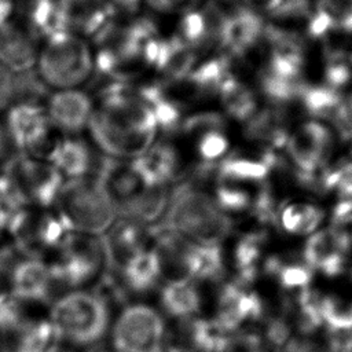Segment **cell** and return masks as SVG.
<instances>
[{"label": "cell", "mask_w": 352, "mask_h": 352, "mask_svg": "<svg viewBox=\"0 0 352 352\" xmlns=\"http://www.w3.org/2000/svg\"><path fill=\"white\" fill-rule=\"evenodd\" d=\"M160 226L190 242L221 243L232 231V219L201 187L179 182Z\"/></svg>", "instance_id": "cell-1"}, {"label": "cell", "mask_w": 352, "mask_h": 352, "mask_svg": "<svg viewBox=\"0 0 352 352\" xmlns=\"http://www.w3.org/2000/svg\"><path fill=\"white\" fill-rule=\"evenodd\" d=\"M50 322L58 341L74 346H92L110 331L107 300L92 290L73 289L58 297L50 309Z\"/></svg>", "instance_id": "cell-2"}, {"label": "cell", "mask_w": 352, "mask_h": 352, "mask_svg": "<svg viewBox=\"0 0 352 352\" xmlns=\"http://www.w3.org/2000/svg\"><path fill=\"white\" fill-rule=\"evenodd\" d=\"M62 212L80 234L99 236L116 223V210L104 198L94 177L70 179L63 184L56 201Z\"/></svg>", "instance_id": "cell-3"}, {"label": "cell", "mask_w": 352, "mask_h": 352, "mask_svg": "<svg viewBox=\"0 0 352 352\" xmlns=\"http://www.w3.org/2000/svg\"><path fill=\"white\" fill-rule=\"evenodd\" d=\"M37 63L44 84L59 89H73L94 72L91 51L74 33L47 41Z\"/></svg>", "instance_id": "cell-4"}, {"label": "cell", "mask_w": 352, "mask_h": 352, "mask_svg": "<svg viewBox=\"0 0 352 352\" xmlns=\"http://www.w3.org/2000/svg\"><path fill=\"white\" fill-rule=\"evenodd\" d=\"M165 337V319L144 302L125 305L110 326L113 352H161Z\"/></svg>", "instance_id": "cell-5"}, {"label": "cell", "mask_w": 352, "mask_h": 352, "mask_svg": "<svg viewBox=\"0 0 352 352\" xmlns=\"http://www.w3.org/2000/svg\"><path fill=\"white\" fill-rule=\"evenodd\" d=\"M107 261L102 239L77 232L73 241L50 264L52 279L66 287H82L94 280Z\"/></svg>", "instance_id": "cell-6"}, {"label": "cell", "mask_w": 352, "mask_h": 352, "mask_svg": "<svg viewBox=\"0 0 352 352\" xmlns=\"http://www.w3.org/2000/svg\"><path fill=\"white\" fill-rule=\"evenodd\" d=\"M28 204L41 208L56 205L63 188V175L48 161L19 155L8 164L6 173Z\"/></svg>", "instance_id": "cell-7"}, {"label": "cell", "mask_w": 352, "mask_h": 352, "mask_svg": "<svg viewBox=\"0 0 352 352\" xmlns=\"http://www.w3.org/2000/svg\"><path fill=\"white\" fill-rule=\"evenodd\" d=\"M91 177L120 216L144 187L131 162L107 155L99 158L98 168Z\"/></svg>", "instance_id": "cell-8"}, {"label": "cell", "mask_w": 352, "mask_h": 352, "mask_svg": "<svg viewBox=\"0 0 352 352\" xmlns=\"http://www.w3.org/2000/svg\"><path fill=\"white\" fill-rule=\"evenodd\" d=\"M216 309V320L230 333H236L243 324L261 319L264 304L254 290L235 280L221 286Z\"/></svg>", "instance_id": "cell-9"}, {"label": "cell", "mask_w": 352, "mask_h": 352, "mask_svg": "<svg viewBox=\"0 0 352 352\" xmlns=\"http://www.w3.org/2000/svg\"><path fill=\"white\" fill-rule=\"evenodd\" d=\"M50 264L34 254L18 260L7 278L8 292L21 302H45L54 285Z\"/></svg>", "instance_id": "cell-10"}, {"label": "cell", "mask_w": 352, "mask_h": 352, "mask_svg": "<svg viewBox=\"0 0 352 352\" xmlns=\"http://www.w3.org/2000/svg\"><path fill=\"white\" fill-rule=\"evenodd\" d=\"M265 23L253 7L239 4L234 11L227 12L220 48L230 58L245 56L264 36Z\"/></svg>", "instance_id": "cell-11"}, {"label": "cell", "mask_w": 352, "mask_h": 352, "mask_svg": "<svg viewBox=\"0 0 352 352\" xmlns=\"http://www.w3.org/2000/svg\"><path fill=\"white\" fill-rule=\"evenodd\" d=\"M47 110L36 103H16L7 114V132L22 151L37 153L45 146L50 133Z\"/></svg>", "instance_id": "cell-12"}, {"label": "cell", "mask_w": 352, "mask_h": 352, "mask_svg": "<svg viewBox=\"0 0 352 352\" xmlns=\"http://www.w3.org/2000/svg\"><path fill=\"white\" fill-rule=\"evenodd\" d=\"M131 165L144 186L148 187H169V183L182 177L179 153L170 143L165 142L153 143L133 158Z\"/></svg>", "instance_id": "cell-13"}, {"label": "cell", "mask_w": 352, "mask_h": 352, "mask_svg": "<svg viewBox=\"0 0 352 352\" xmlns=\"http://www.w3.org/2000/svg\"><path fill=\"white\" fill-rule=\"evenodd\" d=\"M92 113V100L82 91L60 89L48 96L50 122L66 133H78L87 128Z\"/></svg>", "instance_id": "cell-14"}, {"label": "cell", "mask_w": 352, "mask_h": 352, "mask_svg": "<svg viewBox=\"0 0 352 352\" xmlns=\"http://www.w3.org/2000/svg\"><path fill=\"white\" fill-rule=\"evenodd\" d=\"M179 258L187 278L197 282L219 280L226 271L221 243H202L183 241Z\"/></svg>", "instance_id": "cell-15"}, {"label": "cell", "mask_w": 352, "mask_h": 352, "mask_svg": "<svg viewBox=\"0 0 352 352\" xmlns=\"http://www.w3.org/2000/svg\"><path fill=\"white\" fill-rule=\"evenodd\" d=\"M25 16L29 33L47 41L73 33L69 12L58 0H26Z\"/></svg>", "instance_id": "cell-16"}, {"label": "cell", "mask_w": 352, "mask_h": 352, "mask_svg": "<svg viewBox=\"0 0 352 352\" xmlns=\"http://www.w3.org/2000/svg\"><path fill=\"white\" fill-rule=\"evenodd\" d=\"M89 146L77 138H65L48 150L47 161L70 179L91 177L99 164Z\"/></svg>", "instance_id": "cell-17"}, {"label": "cell", "mask_w": 352, "mask_h": 352, "mask_svg": "<svg viewBox=\"0 0 352 352\" xmlns=\"http://www.w3.org/2000/svg\"><path fill=\"white\" fill-rule=\"evenodd\" d=\"M162 270V252L158 248L147 246L122 263L121 276L128 290L136 294H146L158 285Z\"/></svg>", "instance_id": "cell-18"}, {"label": "cell", "mask_w": 352, "mask_h": 352, "mask_svg": "<svg viewBox=\"0 0 352 352\" xmlns=\"http://www.w3.org/2000/svg\"><path fill=\"white\" fill-rule=\"evenodd\" d=\"M327 129L318 122H307L290 138L286 148L292 161L302 170H314L315 166L326 157L330 147Z\"/></svg>", "instance_id": "cell-19"}, {"label": "cell", "mask_w": 352, "mask_h": 352, "mask_svg": "<svg viewBox=\"0 0 352 352\" xmlns=\"http://www.w3.org/2000/svg\"><path fill=\"white\" fill-rule=\"evenodd\" d=\"M348 246L330 230L315 232L305 243L302 256L308 267L318 268L327 276L333 278L342 272L345 253Z\"/></svg>", "instance_id": "cell-20"}, {"label": "cell", "mask_w": 352, "mask_h": 352, "mask_svg": "<svg viewBox=\"0 0 352 352\" xmlns=\"http://www.w3.org/2000/svg\"><path fill=\"white\" fill-rule=\"evenodd\" d=\"M278 165L276 154L264 148L257 157H248L246 154L230 153L217 165V182L228 183H242V182H263L272 168Z\"/></svg>", "instance_id": "cell-21"}, {"label": "cell", "mask_w": 352, "mask_h": 352, "mask_svg": "<svg viewBox=\"0 0 352 352\" xmlns=\"http://www.w3.org/2000/svg\"><path fill=\"white\" fill-rule=\"evenodd\" d=\"M77 231L72 221L56 209L54 213H44L37 220L32 219L29 230L21 242H34L38 248L48 250H63L76 236Z\"/></svg>", "instance_id": "cell-22"}, {"label": "cell", "mask_w": 352, "mask_h": 352, "mask_svg": "<svg viewBox=\"0 0 352 352\" xmlns=\"http://www.w3.org/2000/svg\"><path fill=\"white\" fill-rule=\"evenodd\" d=\"M150 231L148 227L131 219L121 217L116 220L103 241L107 260H120L124 263L133 253L147 248Z\"/></svg>", "instance_id": "cell-23"}, {"label": "cell", "mask_w": 352, "mask_h": 352, "mask_svg": "<svg viewBox=\"0 0 352 352\" xmlns=\"http://www.w3.org/2000/svg\"><path fill=\"white\" fill-rule=\"evenodd\" d=\"M160 302L169 316L180 320H191L201 311L202 296L197 283L184 276L170 279L162 286Z\"/></svg>", "instance_id": "cell-24"}, {"label": "cell", "mask_w": 352, "mask_h": 352, "mask_svg": "<svg viewBox=\"0 0 352 352\" xmlns=\"http://www.w3.org/2000/svg\"><path fill=\"white\" fill-rule=\"evenodd\" d=\"M36 38L29 32H22L12 25L0 33V60L12 73L33 70L38 59Z\"/></svg>", "instance_id": "cell-25"}, {"label": "cell", "mask_w": 352, "mask_h": 352, "mask_svg": "<svg viewBox=\"0 0 352 352\" xmlns=\"http://www.w3.org/2000/svg\"><path fill=\"white\" fill-rule=\"evenodd\" d=\"M267 235L263 231H250L238 238L232 249V264L238 282L250 285L254 282L263 267V253Z\"/></svg>", "instance_id": "cell-26"}, {"label": "cell", "mask_w": 352, "mask_h": 352, "mask_svg": "<svg viewBox=\"0 0 352 352\" xmlns=\"http://www.w3.org/2000/svg\"><path fill=\"white\" fill-rule=\"evenodd\" d=\"M243 124V135L246 139L264 144V148L274 150L275 147L285 146L287 142L289 136L283 126V117L278 110L257 109Z\"/></svg>", "instance_id": "cell-27"}, {"label": "cell", "mask_w": 352, "mask_h": 352, "mask_svg": "<svg viewBox=\"0 0 352 352\" xmlns=\"http://www.w3.org/2000/svg\"><path fill=\"white\" fill-rule=\"evenodd\" d=\"M231 74V58L226 54H220L197 65L186 82L201 96L217 95L221 85Z\"/></svg>", "instance_id": "cell-28"}, {"label": "cell", "mask_w": 352, "mask_h": 352, "mask_svg": "<svg viewBox=\"0 0 352 352\" xmlns=\"http://www.w3.org/2000/svg\"><path fill=\"white\" fill-rule=\"evenodd\" d=\"M58 341L50 319L29 320L10 337L6 352H48Z\"/></svg>", "instance_id": "cell-29"}, {"label": "cell", "mask_w": 352, "mask_h": 352, "mask_svg": "<svg viewBox=\"0 0 352 352\" xmlns=\"http://www.w3.org/2000/svg\"><path fill=\"white\" fill-rule=\"evenodd\" d=\"M232 334L216 318H194L188 324V340L195 352H227Z\"/></svg>", "instance_id": "cell-30"}, {"label": "cell", "mask_w": 352, "mask_h": 352, "mask_svg": "<svg viewBox=\"0 0 352 352\" xmlns=\"http://www.w3.org/2000/svg\"><path fill=\"white\" fill-rule=\"evenodd\" d=\"M217 95L227 116L236 121L246 122L257 111V100L253 91L234 74L224 81Z\"/></svg>", "instance_id": "cell-31"}, {"label": "cell", "mask_w": 352, "mask_h": 352, "mask_svg": "<svg viewBox=\"0 0 352 352\" xmlns=\"http://www.w3.org/2000/svg\"><path fill=\"white\" fill-rule=\"evenodd\" d=\"M312 33L324 30L352 32V0H318Z\"/></svg>", "instance_id": "cell-32"}, {"label": "cell", "mask_w": 352, "mask_h": 352, "mask_svg": "<svg viewBox=\"0 0 352 352\" xmlns=\"http://www.w3.org/2000/svg\"><path fill=\"white\" fill-rule=\"evenodd\" d=\"M322 217V210L314 205L290 204L280 209L278 221L283 231L293 235H305L318 228Z\"/></svg>", "instance_id": "cell-33"}, {"label": "cell", "mask_w": 352, "mask_h": 352, "mask_svg": "<svg viewBox=\"0 0 352 352\" xmlns=\"http://www.w3.org/2000/svg\"><path fill=\"white\" fill-rule=\"evenodd\" d=\"M252 195L248 190L242 188L236 183L216 182L213 188V199L217 206L230 216V213L249 212L252 205Z\"/></svg>", "instance_id": "cell-34"}, {"label": "cell", "mask_w": 352, "mask_h": 352, "mask_svg": "<svg viewBox=\"0 0 352 352\" xmlns=\"http://www.w3.org/2000/svg\"><path fill=\"white\" fill-rule=\"evenodd\" d=\"M150 107L154 113L158 129H161L164 133L180 132V126L184 120L183 109L177 100L168 95L166 91L151 102Z\"/></svg>", "instance_id": "cell-35"}, {"label": "cell", "mask_w": 352, "mask_h": 352, "mask_svg": "<svg viewBox=\"0 0 352 352\" xmlns=\"http://www.w3.org/2000/svg\"><path fill=\"white\" fill-rule=\"evenodd\" d=\"M298 326L301 331L311 333L323 322L322 304L323 297L311 289H302L298 298Z\"/></svg>", "instance_id": "cell-36"}, {"label": "cell", "mask_w": 352, "mask_h": 352, "mask_svg": "<svg viewBox=\"0 0 352 352\" xmlns=\"http://www.w3.org/2000/svg\"><path fill=\"white\" fill-rule=\"evenodd\" d=\"M197 153L202 162L219 164L230 154V140L224 131H210L197 140Z\"/></svg>", "instance_id": "cell-37"}, {"label": "cell", "mask_w": 352, "mask_h": 352, "mask_svg": "<svg viewBox=\"0 0 352 352\" xmlns=\"http://www.w3.org/2000/svg\"><path fill=\"white\" fill-rule=\"evenodd\" d=\"M227 125L226 117L217 111H198L195 114H191L188 117H184L180 133L188 135V136H201L210 131H224Z\"/></svg>", "instance_id": "cell-38"}, {"label": "cell", "mask_w": 352, "mask_h": 352, "mask_svg": "<svg viewBox=\"0 0 352 352\" xmlns=\"http://www.w3.org/2000/svg\"><path fill=\"white\" fill-rule=\"evenodd\" d=\"M322 315L331 330L352 329V304L344 307L331 297H323Z\"/></svg>", "instance_id": "cell-39"}, {"label": "cell", "mask_w": 352, "mask_h": 352, "mask_svg": "<svg viewBox=\"0 0 352 352\" xmlns=\"http://www.w3.org/2000/svg\"><path fill=\"white\" fill-rule=\"evenodd\" d=\"M261 7L270 16L283 19L301 15L307 8V0H265Z\"/></svg>", "instance_id": "cell-40"}, {"label": "cell", "mask_w": 352, "mask_h": 352, "mask_svg": "<svg viewBox=\"0 0 352 352\" xmlns=\"http://www.w3.org/2000/svg\"><path fill=\"white\" fill-rule=\"evenodd\" d=\"M16 77L14 73L0 60V110L6 109L15 100Z\"/></svg>", "instance_id": "cell-41"}, {"label": "cell", "mask_w": 352, "mask_h": 352, "mask_svg": "<svg viewBox=\"0 0 352 352\" xmlns=\"http://www.w3.org/2000/svg\"><path fill=\"white\" fill-rule=\"evenodd\" d=\"M151 8L160 12H173V11H188L195 10L202 0H144Z\"/></svg>", "instance_id": "cell-42"}, {"label": "cell", "mask_w": 352, "mask_h": 352, "mask_svg": "<svg viewBox=\"0 0 352 352\" xmlns=\"http://www.w3.org/2000/svg\"><path fill=\"white\" fill-rule=\"evenodd\" d=\"M289 327L283 319H271L265 330L268 342L275 346L283 345L289 337Z\"/></svg>", "instance_id": "cell-43"}, {"label": "cell", "mask_w": 352, "mask_h": 352, "mask_svg": "<svg viewBox=\"0 0 352 352\" xmlns=\"http://www.w3.org/2000/svg\"><path fill=\"white\" fill-rule=\"evenodd\" d=\"M285 352H330V351H324L311 341L292 340L287 342Z\"/></svg>", "instance_id": "cell-44"}, {"label": "cell", "mask_w": 352, "mask_h": 352, "mask_svg": "<svg viewBox=\"0 0 352 352\" xmlns=\"http://www.w3.org/2000/svg\"><path fill=\"white\" fill-rule=\"evenodd\" d=\"M106 1H109L117 12H122L126 15H135L139 11L140 3H142V0H106Z\"/></svg>", "instance_id": "cell-45"}, {"label": "cell", "mask_w": 352, "mask_h": 352, "mask_svg": "<svg viewBox=\"0 0 352 352\" xmlns=\"http://www.w3.org/2000/svg\"><path fill=\"white\" fill-rule=\"evenodd\" d=\"M14 12L12 0H0V33L11 26L10 19Z\"/></svg>", "instance_id": "cell-46"}, {"label": "cell", "mask_w": 352, "mask_h": 352, "mask_svg": "<svg viewBox=\"0 0 352 352\" xmlns=\"http://www.w3.org/2000/svg\"><path fill=\"white\" fill-rule=\"evenodd\" d=\"M63 7L65 10L69 12V15L74 11H77L78 8L89 4V3H94V1H98V0H58Z\"/></svg>", "instance_id": "cell-47"}, {"label": "cell", "mask_w": 352, "mask_h": 352, "mask_svg": "<svg viewBox=\"0 0 352 352\" xmlns=\"http://www.w3.org/2000/svg\"><path fill=\"white\" fill-rule=\"evenodd\" d=\"M7 139H8V136L6 133V129L0 124V157H3L7 150Z\"/></svg>", "instance_id": "cell-48"}, {"label": "cell", "mask_w": 352, "mask_h": 352, "mask_svg": "<svg viewBox=\"0 0 352 352\" xmlns=\"http://www.w3.org/2000/svg\"><path fill=\"white\" fill-rule=\"evenodd\" d=\"M161 352H188V351L182 348V346H179V345H173L172 344V345H165Z\"/></svg>", "instance_id": "cell-49"}, {"label": "cell", "mask_w": 352, "mask_h": 352, "mask_svg": "<svg viewBox=\"0 0 352 352\" xmlns=\"http://www.w3.org/2000/svg\"><path fill=\"white\" fill-rule=\"evenodd\" d=\"M6 294H8V287L4 286V283H3V280L0 278V301L4 298Z\"/></svg>", "instance_id": "cell-50"}, {"label": "cell", "mask_w": 352, "mask_h": 352, "mask_svg": "<svg viewBox=\"0 0 352 352\" xmlns=\"http://www.w3.org/2000/svg\"><path fill=\"white\" fill-rule=\"evenodd\" d=\"M48 352H73V351H72V349H67V348H62V346L55 345V346H52Z\"/></svg>", "instance_id": "cell-51"}, {"label": "cell", "mask_w": 352, "mask_h": 352, "mask_svg": "<svg viewBox=\"0 0 352 352\" xmlns=\"http://www.w3.org/2000/svg\"><path fill=\"white\" fill-rule=\"evenodd\" d=\"M223 1H234V3H238V1H245V0H223Z\"/></svg>", "instance_id": "cell-52"}]
</instances>
